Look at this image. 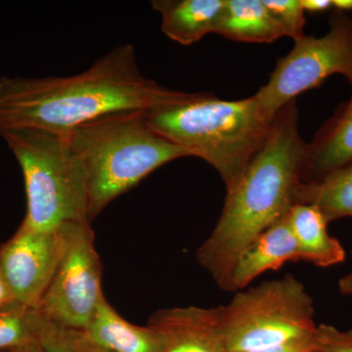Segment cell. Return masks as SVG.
Segmentation results:
<instances>
[{
	"label": "cell",
	"instance_id": "8",
	"mask_svg": "<svg viewBox=\"0 0 352 352\" xmlns=\"http://www.w3.org/2000/svg\"><path fill=\"white\" fill-rule=\"evenodd\" d=\"M66 249L36 311L57 325L87 330L102 296V264L89 224H66Z\"/></svg>",
	"mask_w": 352,
	"mask_h": 352
},
{
	"label": "cell",
	"instance_id": "15",
	"mask_svg": "<svg viewBox=\"0 0 352 352\" xmlns=\"http://www.w3.org/2000/svg\"><path fill=\"white\" fill-rule=\"evenodd\" d=\"M85 332L110 352H160L159 337L149 326L141 327L122 318L102 296Z\"/></svg>",
	"mask_w": 352,
	"mask_h": 352
},
{
	"label": "cell",
	"instance_id": "12",
	"mask_svg": "<svg viewBox=\"0 0 352 352\" xmlns=\"http://www.w3.org/2000/svg\"><path fill=\"white\" fill-rule=\"evenodd\" d=\"M296 261H300V252L287 214L261 233L243 252L233 270L230 292L247 289L263 273Z\"/></svg>",
	"mask_w": 352,
	"mask_h": 352
},
{
	"label": "cell",
	"instance_id": "4",
	"mask_svg": "<svg viewBox=\"0 0 352 352\" xmlns=\"http://www.w3.org/2000/svg\"><path fill=\"white\" fill-rule=\"evenodd\" d=\"M67 136L87 182L90 221L160 166L190 157L150 126L146 111L109 113Z\"/></svg>",
	"mask_w": 352,
	"mask_h": 352
},
{
	"label": "cell",
	"instance_id": "1",
	"mask_svg": "<svg viewBox=\"0 0 352 352\" xmlns=\"http://www.w3.org/2000/svg\"><path fill=\"white\" fill-rule=\"evenodd\" d=\"M189 92L145 78L131 44H122L82 73L46 78H0V131L41 129L69 132L122 111H149Z\"/></svg>",
	"mask_w": 352,
	"mask_h": 352
},
{
	"label": "cell",
	"instance_id": "16",
	"mask_svg": "<svg viewBox=\"0 0 352 352\" xmlns=\"http://www.w3.org/2000/svg\"><path fill=\"white\" fill-rule=\"evenodd\" d=\"M215 34L249 43H272L284 36L263 0H226Z\"/></svg>",
	"mask_w": 352,
	"mask_h": 352
},
{
	"label": "cell",
	"instance_id": "25",
	"mask_svg": "<svg viewBox=\"0 0 352 352\" xmlns=\"http://www.w3.org/2000/svg\"><path fill=\"white\" fill-rule=\"evenodd\" d=\"M339 291L342 296H352V271L349 274L340 278Z\"/></svg>",
	"mask_w": 352,
	"mask_h": 352
},
{
	"label": "cell",
	"instance_id": "23",
	"mask_svg": "<svg viewBox=\"0 0 352 352\" xmlns=\"http://www.w3.org/2000/svg\"><path fill=\"white\" fill-rule=\"evenodd\" d=\"M305 12L318 13L332 7V0H300Z\"/></svg>",
	"mask_w": 352,
	"mask_h": 352
},
{
	"label": "cell",
	"instance_id": "28",
	"mask_svg": "<svg viewBox=\"0 0 352 352\" xmlns=\"http://www.w3.org/2000/svg\"></svg>",
	"mask_w": 352,
	"mask_h": 352
},
{
	"label": "cell",
	"instance_id": "26",
	"mask_svg": "<svg viewBox=\"0 0 352 352\" xmlns=\"http://www.w3.org/2000/svg\"><path fill=\"white\" fill-rule=\"evenodd\" d=\"M332 6L340 12L352 10V0H332Z\"/></svg>",
	"mask_w": 352,
	"mask_h": 352
},
{
	"label": "cell",
	"instance_id": "9",
	"mask_svg": "<svg viewBox=\"0 0 352 352\" xmlns=\"http://www.w3.org/2000/svg\"><path fill=\"white\" fill-rule=\"evenodd\" d=\"M67 244L66 224L52 231L20 226L0 247V267L14 302L36 309L48 289Z\"/></svg>",
	"mask_w": 352,
	"mask_h": 352
},
{
	"label": "cell",
	"instance_id": "24",
	"mask_svg": "<svg viewBox=\"0 0 352 352\" xmlns=\"http://www.w3.org/2000/svg\"><path fill=\"white\" fill-rule=\"evenodd\" d=\"M12 302H14L12 295L7 286L6 278H4L1 267H0V307Z\"/></svg>",
	"mask_w": 352,
	"mask_h": 352
},
{
	"label": "cell",
	"instance_id": "7",
	"mask_svg": "<svg viewBox=\"0 0 352 352\" xmlns=\"http://www.w3.org/2000/svg\"><path fill=\"white\" fill-rule=\"evenodd\" d=\"M352 76V18L337 11L327 34L295 39L293 50L277 61L270 80L254 94L265 115L278 113L302 92L319 87L333 75Z\"/></svg>",
	"mask_w": 352,
	"mask_h": 352
},
{
	"label": "cell",
	"instance_id": "6",
	"mask_svg": "<svg viewBox=\"0 0 352 352\" xmlns=\"http://www.w3.org/2000/svg\"><path fill=\"white\" fill-rule=\"evenodd\" d=\"M222 308L227 352L264 351L314 337V298L293 275L236 292Z\"/></svg>",
	"mask_w": 352,
	"mask_h": 352
},
{
	"label": "cell",
	"instance_id": "14",
	"mask_svg": "<svg viewBox=\"0 0 352 352\" xmlns=\"http://www.w3.org/2000/svg\"><path fill=\"white\" fill-rule=\"evenodd\" d=\"M288 221L300 261L321 268L344 263L346 251L340 241L329 234V222L316 206L296 203L289 210Z\"/></svg>",
	"mask_w": 352,
	"mask_h": 352
},
{
	"label": "cell",
	"instance_id": "3",
	"mask_svg": "<svg viewBox=\"0 0 352 352\" xmlns=\"http://www.w3.org/2000/svg\"><path fill=\"white\" fill-rule=\"evenodd\" d=\"M146 118L157 133L210 164L226 193L239 183L275 119L265 115L254 95L228 101L206 92L146 111Z\"/></svg>",
	"mask_w": 352,
	"mask_h": 352
},
{
	"label": "cell",
	"instance_id": "19",
	"mask_svg": "<svg viewBox=\"0 0 352 352\" xmlns=\"http://www.w3.org/2000/svg\"><path fill=\"white\" fill-rule=\"evenodd\" d=\"M30 308L12 302L0 307V349H19L34 342Z\"/></svg>",
	"mask_w": 352,
	"mask_h": 352
},
{
	"label": "cell",
	"instance_id": "13",
	"mask_svg": "<svg viewBox=\"0 0 352 352\" xmlns=\"http://www.w3.org/2000/svg\"><path fill=\"white\" fill-rule=\"evenodd\" d=\"M151 3L161 15L164 34L188 46L217 32L226 0H153Z\"/></svg>",
	"mask_w": 352,
	"mask_h": 352
},
{
	"label": "cell",
	"instance_id": "27",
	"mask_svg": "<svg viewBox=\"0 0 352 352\" xmlns=\"http://www.w3.org/2000/svg\"><path fill=\"white\" fill-rule=\"evenodd\" d=\"M16 352H43L36 340L25 344V346L16 349Z\"/></svg>",
	"mask_w": 352,
	"mask_h": 352
},
{
	"label": "cell",
	"instance_id": "22",
	"mask_svg": "<svg viewBox=\"0 0 352 352\" xmlns=\"http://www.w3.org/2000/svg\"><path fill=\"white\" fill-rule=\"evenodd\" d=\"M254 352H319L315 344L314 337L311 339L296 340L282 346Z\"/></svg>",
	"mask_w": 352,
	"mask_h": 352
},
{
	"label": "cell",
	"instance_id": "5",
	"mask_svg": "<svg viewBox=\"0 0 352 352\" xmlns=\"http://www.w3.org/2000/svg\"><path fill=\"white\" fill-rule=\"evenodd\" d=\"M0 135L24 176L27 214L21 226L52 231L65 224L90 223L87 182L67 132L7 129Z\"/></svg>",
	"mask_w": 352,
	"mask_h": 352
},
{
	"label": "cell",
	"instance_id": "17",
	"mask_svg": "<svg viewBox=\"0 0 352 352\" xmlns=\"http://www.w3.org/2000/svg\"><path fill=\"white\" fill-rule=\"evenodd\" d=\"M296 201L316 206L329 223L352 217V164L317 182H300Z\"/></svg>",
	"mask_w": 352,
	"mask_h": 352
},
{
	"label": "cell",
	"instance_id": "21",
	"mask_svg": "<svg viewBox=\"0 0 352 352\" xmlns=\"http://www.w3.org/2000/svg\"><path fill=\"white\" fill-rule=\"evenodd\" d=\"M314 342L319 352H352V330L320 324L315 331Z\"/></svg>",
	"mask_w": 352,
	"mask_h": 352
},
{
	"label": "cell",
	"instance_id": "2",
	"mask_svg": "<svg viewBox=\"0 0 352 352\" xmlns=\"http://www.w3.org/2000/svg\"><path fill=\"white\" fill-rule=\"evenodd\" d=\"M305 146L294 100L277 113L239 183L227 192L212 233L196 252L197 261L220 289L230 292L233 270L243 252L298 203Z\"/></svg>",
	"mask_w": 352,
	"mask_h": 352
},
{
	"label": "cell",
	"instance_id": "20",
	"mask_svg": "<svg viewBox=\"0 0 352 352\" xmlns=\"http://www.w3.org/2000/svg\"><path fill=\"white\" fill-rule=\"evenodd\" d=\"M263 2L284 36L295 41L305 34L303 27L307 21L300 0H263Z\"/></svg>",
	"mask_w": 352,
	"mask_h": 352
},
{
	"label": "cell",
	"instance_id": "18",
	"mask_svg": "<svg viewBox=\"0 0 352 352\" xmlns=\"http://www.w3.org/2000/svg\"><path fill=\"white\" fill-rule=\"evenodd\" d=\"M32 337L43 352H110L98 346L85 331L57 325L30 309Z\"/></svg>",
	"mask_w": 352,
	"mask_h": 352
},
{
	"label": "cell",
	"instance_id": "10",
	"mask_svg": "<svg viewBox=\"0 0 352 352\" xmlns=\"http://www.w3.org/2000/svg\"><path fill=\"white\" fill-rule=\"evenodd\" d=\"M148 326L159 337L160 352H227L221 307L164 308Z\"/></svg>",
	"mask_w": 352,
	"mask_h": 352
},
{
	"label": "cell",
	"instance_id": "11",
	"mask_svg": "<svg viewBox=\"0 0 352 352\" xmlns=\"http://www.w3.org/2000/svg\"><path fill=\"white\" fill-rule=\"evenodd\" d=\"M351 98L340 105L311 142L305 146L302 182L320 180L352 164V76Z\"/></svg>",
	"mask_w": 352,
	"mask_h": 352
}]
</instances>
